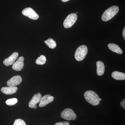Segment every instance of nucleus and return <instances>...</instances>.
<instances>
[{"instance_id":"nucleus-1","label":"nucleus","mask_w":125,"mask_h":125,"mask_svg":"<svg viewBox=\"0 0 125 125\" xmlns=\"http://www.w3.org/2000/svg\"><path fill=\"white\" fill-rule=\"evenodd\" d=\"M84 97L85 100L91 105L96 106L100 103L99 97L95 92L92 90H88L85 92Z\"/></svg>"},{"instance_id":"nucleus-2","label":"nucleus","mask_w":125,"mask_h":125,"mask_svg":"<svg viewBox=\"0 0 125 125\" xmlns=\"http://www.w3.org/2000/svg\"><path fill=\"white\" fill-rule=\"evenodd\" d=\"M119 7L116 6H113L106 10L103 14L102 19L103 21H108L112 19L119 11Z\"/></svg>"},{"instance_id":"nucleus-3","label":"nucleus","mask_w":125,"mask_h":125,"mask_svg":"<svg viewBox=\"0 0 125 125\" xmlns=\"http://www.w3.org/2000/svg\"><path fill=\"white\" fill-rule=\"evenodd\" d=\"M88 48L85 45L78 47L75 53V58L76 61H81L85 58L88 53Z\"/></svg>"},{"instance_id":"nucleus-4","label":"nucleus","mask_w":125,"mask_h":125,"mask_svg":"<svg viewBox=\"0 0 125 125\" xmlns=\"http://www.w3.org/2000/svg\"><path fill=\"white\" fill-rule=\"evenodd\" d=\"M61 117L66 120H74L76 118V115L72 109L66 108L62 112Z\"/></svg>"},{"instance_id":"nucleus-5","label":"nucleus","mask_w":125,"mask_h":125,"mask_svg":"<svg viewBox=\"0 0 125 125\" xmlns=\"http://www.w3.org/2000/svg\"><path fill=\"white\" fill-rule=\"evenodd\" d=\"M76 13H71L67 16L63 22V25L65 28H69L73 26L77 20Z\"/></svg>"},{"instance_id":"nucleus-6","label":"nucleus","mask_w":125,"mask_h":125,"mask_svg":"<svg viewBox=\"0 0 125 125\" xmlns=\"http://www.w3.org/2000/svg\"><path fill=\"white\" fill-rule=\"evenodd\" d=\"M22 13L23 15L33 20H36L39 18L38 14L30 7H28L24 9L22 11Z\"/></svg>"},{"instance_id":"nucleus-7","label":"nucleus","mask_w":125,"mask_h":125,"mask_svg":"<svg viewBox=\"0 0 125 125\" xmlns=\"http://www.w3.org/2000/svg\"><path fill=\"white\" fill-rule=\"evenodd\" d=\"M22 81V79L20 75H16L7 81V84L9 87H14L20 84Z\"/></svg>"},{"instance_id":"nucleus-8","label":"nucleus","mask_w":125,"mask_h":125,"mask_svg":"<svg viewBox=\"0 0 125 125\" xmlns=\"http://www.w3.org/2000/svg\"><path fill=\"white\" fill-rule=\"evenodd\" d=\"M54 100V97L51 96L50 94H48L42 97L40 100L39 106L40 107H43L47 104L53 102Z\"/></svg>"},{"instance_id":"nucleus-9","label":"nucleus","mask_w":125,"mask_h":125,"mask_svg":"<svg viewBox=\"0 0 125 125\" xmlns=\"http://www.w3.org/2000/svg\"><path fill=\"white\" fill-rule=\"evenodd\" d=\"M24 60L23 57L21 56L18 58L17 61L14 62L12 66V69L16 71H20L23 68Z\"/></svg>"},{"instance_id":"nucleus-10","label":"nucleus","mask_w":125,"mask_h":125,"mask_svg":"<svg viewBox=\"0 0 125 125\" xmlns=\"http://www.w3.org/2000/svg\"><path fill=\"white\" fill-rule=\"evenodd\" d=\"M42 96L40 93L35 94L30 101L29 106L31 108H33L36 104L40 103Z\"/></svg>"},{"instance_id":"nucleus-11","label":"nucleus","mask_w":125,"mask_h":125,"mask_svg":"<svg viewBox=\"0 0 125 125\" xmlns=\"http://www.w3.org/2000/svg\"><path fill=\"white\" fill-rule=\"evenodd\" d=\"M18 56H19V54L18 52H14L9 57L5 59L3 61V63L6 66H9L10 65L13 64L16 60L18 58Z\"/></svg>"},{"instance_id":"nucleus-12","label":"nucleus","mask_w":125,"mask_h":125,"mask_svg":"<svg viewBox=\"0 0 125 125\" xmlns=\"http://www.w3.org/2000/svg\"><path fill=\"white\" fill-rule=\"evenodd\" d=\"M18 89V88L15 86L3 87L1 89V91L5 94H12L16 93Z\"/></svg>"},{"instance_id":"nucleus-13","label":"nucleus","mask_w":125,"mask_h":125,"mask_svg":"<svg viewBox=\"0 0 125 125\" xmlns=\"http://www.w3.org/2000/svg\"><path fill=\"white\" fill-rule=\"evenodd\" d=\"M97 65V73L99 76H102L105 72V65L104 63L101 61H98L96 63Z\"/></svg>"},{"instance_id":"nucleus-14","label":"nucleus","mask_w":125,"mask_h":125,"mask_svg":"<svg viewBox=\"0 0 125 125\" xmlns=\"http://www.w3.org/2000/svg\"><path fill=\"white\" fill-rule=\"evenodd\" d=\"M108 48L110 50L117 54H121L123 53V51L118 45L114 43H109L108 45Z\"/></svg>"},{"instance_id":"nucleus-15","label":"nucleus","mask_w":125,"mask_h":125,"mask_svg":"<svg viewBox=\"0 0 125 125\" xmlns=\"http://www.w3.org/2000/svg\"><path fill=\"white\" fill-rule=\"evenodd\" d=\"M112 76L113 79L116 80H124L125 79V73L118 71H114L112 74Z\"/></svg>"},{"instance_id":"nucleus-16","label":"nucleus","mask_w":125,"mask_h":125,"mask_svg":"<svg viewBox=\"0 0 125 125\" xmlns=\"http://www.w3.org/2000/svg\"><path fill=\"white\" fill-rule=\"evenodd\" d=\"M45 43L49 48L54 49L56 47V43L55 40L52 38H49L45 41Z\"/></svg>"},{"instance_id":"nucleus-17","label":"nucleus","mask_w":125,"mask_h":125,"mask_svg":"<svg viewBox=\"0 0 125 125\" xmlns=\"http://www.w3.org/2000/svg\"><path fill=\"white\" fill-rule=\"evenodd\" d=\"M46 62V57L43 55H42L36 60V63L37 65H42L45 64Z\"/></svg>"},{"instance_id":"nucleus-18","label":"nucleus","mask_w":125,"mask_h":125,"mask_svg":"<svg viewBox=\"0 0 125 125\" xmlns=\"http://www.w3.org/2000/svg\"><path fill=\"white\" fill-rule=\"evenodd\" d=\"M18 100L16 98H13L8 99L6 102V103L9 106H13L16 104Z\"/></svg>"},{"instance_id":"nucleus-19","label":"nucleus","mask_w":125,"mask_h":125,"mask_svg":"<svg viewBox=\"0 0 125 125\" xmlns=\"http://www.w3.org/2000/svg\"><path fill=\"white\" fill-rule=\"evenodd\" d=\"M13 125H26L25 122L21 119H17L14 122Z\"/></svg>"},{"instance_id":"nucleus-20","label":"nucleus","mask_w":125,"mask_h":125,"mask_svg":"<svg viewBox=\"0 0 125 125\" xmlns=\"http://www.w3.org/2000/svg\"><path fill=\"white\" fill-rule=\"evenodd\" d=\"M70 123L68 122H60L56 123L55 125H69Z\"/></svg>"},{"instance_id":"nucleus-21","label":"nucleus","mask_w":125,"mask_h":125,"mask_svg":"<svg viewBox=\"0 0 125 125\" xmlns=\"http://www.w3.org/2000/svg\"><path fill=\"white\" fill-rule=\"evenodd\" d=\"M121 106L123 108V109H125V99H124L122 102H121Z\"/></svg>"},{"instance_id":"nucleus-22","label":"nucleus","mask_w":125,"mask_h":125,"mask_svg":"<svg viewBox=\"0 0 125 125\" xmlns=\"http://www.w3.org/2000/svg\"><path fill=\"white\" fill-rule=\"evenodd\" d=\"M123 36L124 39L125 40V27L124 28L123 31Z\"/></svg>"},{"instance_id":"nucleus-23","label":"nucleus","mask_w":125,"mask_h":125,"mask_svg":"<svg viewBox=\"0 0 125 125\" xmlns=\"http://www.w3.org/2000/svg\"><path fill=\"white\" fill-rule=\"evenodd\" d=\"M70 0H61L63 2H66L69 1Z\"/></svg>"},{"instance_id":"nucleus-24","label":"nucleus","mask_w":125,"mask_h":125,"mask_svg":"<svg viewBox=\"0 0 125 125\" xmlns=\"http://www.w3.org/2000/svg\"><path fill=\"white\" fill-rule=\"evenodd\" d=\"M37 105H35V107H34V109H36V108H37Z\"/></svg>"},{"instance_id":"nucleus-25","label":"nucleus","mask_w":125,"mask_h":125,"mask_svg":"<svg viewBox=\"0 0 125 125\" xmlns=\"http://www.w3.org/2000/svg\"><path fill=\"white\" fill-rule=\"evenodd\" d=\"M99 100H100V101H102V99L101 98H100L99 99Z\"/></svg>"}]
</instances>
